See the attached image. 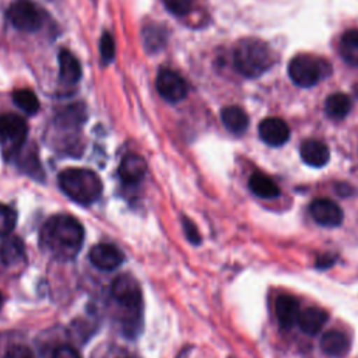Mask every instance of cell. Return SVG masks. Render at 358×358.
Wrapping results in <instances>:
<instances>
[{"label": "cell", "mask_w": 358, "mask_h": 358, "mask_svg": "<svg viewBox=\"0 0 358 358\" xmlns=\"http://www.w3.org/2000/svg\"><path fill=\"white\" fill-rule=\"evenodd\" d=\"M99 52H101L102 64H109L113 60L116 48H115V41L109 32H103L99 42Z\"/></svg>", "instance_id": "4316f807"}, {"label": "cell", "mask_w": 358, "mask_h": 358, "mask_svg": "<svg viewBox=\"0 0 358 358\" xmlns=\"http://www.w3.org/2000/svg\"><path fill=\"white\" fill-rule=\"evenodd\" d=\"M52 358H81V355L71 345H59L53 350Z\"/></svg>", "instance_id": "f546056e"}, {"label": "cell", "mask_w": 358, "mask_h": 358, "mask_svg": "<svg viewBox=\"0 0 358 358\" xmlns=\"http://www.w3.org/2000/svg\"><path fill=\"white\" fill-rule=\"evenodd\" d=\"M351 106H352V102L348 95L343 92H336L327 96L324 102V112L327 113L329 117L340 120L350 113Z\"/></svg>", "instance_id": "ffe728a7"}, {"label": "cell", "mask_w": 358, "mask_h": 358, "mask_svg": "<svg viewBox=\"0 0 358 358\" xmlns=\"http://www.w3.org/2000/svg\"><path fill=\"white\" fill-rule=\"evenodd\" d=\"M331 73V66L327 60L312 56L298 55L288 64V74L294 84L302 88L316 85L320 80L326 78Z\"/></svg>", "instance_id": "277c9868"}, {"label": "cell", "mask_w": 358, "mask_h": 358, "mask_svg": "<svg viewBox=\"0 0 358 358\" xmlns=\"http://www.w3.org/2000/svg\"><path fill=\"white\" fill-rule=\"evenodd\" d=\"M39 241L42 248L53 257L71 260L83 248L84 228L77 218L69 214H57L42 225Z\"/></svg>", "instance_id": "6da1fadb"}, {"label": "cell", "mask_w": 358, "mask_h": 358, "mask_svg": "<svg viewBox=\"0 0 358 358\" xmlns=\"http://www.w3.org/2000/svg\"><path fill=\"white\" fill-rule=\"evenodd\" d=\"M17 224L15 211L6 206L0 204V236H8Z\"/></svg>", "instance_id": "cb8c5ba5"}, {"label": "cell", "mask_w": 358, "mask_h": 358, "mask_svg": "<svg viewBox=\"0 0 358 358\" xmlns=\"http://www.w3.org/2000/svg\"><path fill=\"white\" fill-rule=\"evenodd\" d=\"M25 253L24 242L20 236L8 235L4 236V241L0 245V260L6 266L17 264Z\"/></svg>", "instance_id": "d6986e66"}, {"label": "cell", "mask_w": 358, "mask_h": 358, "mask_svg": "<svg viewBox=\"0 0 358 358\" xmlns=\"http://www.w3.org/2000/svg\"><path fill=\"white\" fill-rule=\"evenodd\" d=\"M182 224H183V231H185V235L186 238L189 239V242L194 243V245H199L201 242V236L196 228V225L187 218V217H183L182 218Z\"/></svg>", "instance_id": "f1b7e54d"}, {"label": "cell", "mask_w": 358, "mask_h": 358, "mask_svg": "<svg viewBox=\"0 0 358 358\" xmlns=\"http://www.w3.org/2000/svg\"><path fill=\"white\" fill-rule=\"evenodd\" d=\"M236 71L248 78H256L266 73L274 63L270 46L257 38H243L238 41L232 52Z\"/></svg>", "instance_id": "7a4b0ae2"}, {"label": "cell", "mask_w": 358, "mask_h": 358, "mask_svg": "<svg viewBox=\"0 0 358 358\" xmlns=\"http://www.w3.org/2000/svg\"><path fill=\"white\" fill-rule=\"evenodd\" d=\"M162 3L165 8L176 17L187 15L194 6V0H162Z\"/></svg>", "instance_id": "484cf974"}, {"label": "cell", "mask_w": 358, "mask_h": 358, "mask_svg": "<svg viewBox=\"0 0 358 358\" xmlns=\"http://www.w3.org/2000/svg\"><path fill=\"white\" fill-rule=\"evenodd\" d=\"M333 263H334V256H331V255H323V256H320V257L317 259V262H316L317 267H320V268L329 267V266H331Z\"/></svg>", "instance_id": "4dcf8cb0"}, {"label": "cell", "mask_w": 358, "mask_h": 358, "mask_svg": "<svg viewBox=\"0 0 358 358\" xmlns=\"http://www.w3.org/2000/svg\"><path fill=\"white\" fill-rule=\"evenodd\" d=\"M117 173L122 182L127 185L138 183L147 173V162L138 154H126L120 161Z\"/></svg>", "instance_id": "7c38bea8"}, {"label": "cell", "mask_w": 358, "mask_h": 358, "mask_svg": "<svg viewBox=\"0 0 358 358\" xmlns=\"http://www.w3.org/2000/svg\"><path fill=\"white\" fill-rule=\"evenodd\" d=\"M59 60V76L66 84H74L81 78L83 70L77 57L67 49H62L57 56Z\"/></svg>", "instance_id": "2e32d148"}, {"label": "cell", "mask_w": 358, "mask_h": 358, "mask_svg": "<svg viewBox=\"0 0 358 358\" xmlns=\"http://www.w3.org/2000/svg\"><path fill=\"white\" fill-rule=\"evenodd\" d=\"M250 190L262 199H274L278 196L280 189L277 183L262 172H255L249 179Z\"/></svg>", "instance_id": "44dd1931"}, {"label": "cell", "mask_w": 358, "mask_h": 358, "mask_svg": "<svg viewBox=\"0 0 358 358\" xmlns=\"http://www.w3.org/2000/svg\"><path fill=\"white\" fill-rule=\"evenodd\" d=\"M326 322H327V313L323 309L309 306L299 312L296 324L303 333L312 336V334H316L324 326Z\"/></svg>", "instance_id": "ac0fdd59"}, {"label": "cell", "mask_w": 358, "mask_h": 358, "mask_svg": "<svg viewBox=\"0 0 358 358\" xmlns=\"http://www.w3.org/2000/svg\"><path fill=\"white\" fill-rule=\"evenodd\" d=\"M59 186L62 192L73 201L81 206L95 203L103 190L99 175L88 168H67L59 173Z\"/></svg>", "instance_id": "3957f363"}, {"label": "cell", "mask_w": 358, "mask_h": 358, "mask_svg": "<svg viewBox=\"0 0 358 358\" xmlns=\"http://www.w3.org/2000/svg\"><path fill=\"white\" fill-rule=\"evenodd\" d=\"M162 29L159 27H154L150 25L147 29L143 31V39L147 48H150L151 52H155L158 49H161L164 41H162Z\"/></svg>", "instance_id": "d4e9b609"}, {"label": "cell", "mask_w": 358, "mask_h": 358, "mask_svg": "<svg viewBox=\"0 0 358 358\" xmlns=\"http://www.w3.org/2000/svg\"><path fill=\"white\" fill-rule=\"evenodd\" d=\"M6 15L11 25L22 32H35L43 25V13L34 0H13Z\"/></svg>", "instance_id": "5b68a950"}, {"label": "cell", "mask_w": 358, "mask_h": 358, "mask_svg": "<svg viewBox=\"0 0 358 358\" xmlns=\"http://www.w3.org/2000/svg\"><path fill=\"white\" fill-rule=\"evenodd\" d=\"M1 303H3V295H1V292H0V306H1Z\"/></svg>", "instance_id": "1f68e13d"}, {"label": "cell", "mask_w": 358, "mask_h": 358, "mask_svg": "<svg viewBox=\"0 0 358 358\" xmlns=\"http://www.w3.org/2000/svg\"><path fill=\"white\" fill-rule=\"evenodd\" d=\"M320 348L324 354L336 358L344 357L350 350V341L347 336L340 330H329L322 336Z\"/></svg>", "instance_id": "9a60e30c"}, {"label": "cell", "mask_w": 358, "mask_h": 358, "mask_svg": "<svg viewBox=\"0 0 358 358\" xmlns=\"http://www.w3.org/2000/svg\"><path fill=\"white\" fill-rule=\"evenodd\" d=\"M27 134L28 126L21 116L15 113L0 115V145L4 155L10 157L20 151L27 140Z\"/></svg>", "instance_id": "8992f818"}, {"label": "cell", "mask_w": 358, "mask_h": 358, "mask_svg": "<svg viewBox=\"0 0 358 358\" xmlns=\"http://www.w3.org/2000/svg\"><path fill=\"white\" fill-rule=\"evenodd\" d=\"M340 52L348 64L358 66V29L344 32L340 41Z\"/></svg>", "instance_id": "7402d4cb"}, {"label": "cell", "mask_w": 358, "mask_h": 358, "mask_svg": "<svg viewBox=\"0 0 358 358\" xmlns=\"http://www.w3.org/2000/svg\"><path fill=\"white\" fill-rule=\"evenodd\" d=\"M299 154L302 161L313 168L324 166L330 158L329 147L323 141L315 138L305 140L299 147Z\"/></svg>", "instance_id": "4fadbf2b"}, {"label": "cell", "mask_w": 358, "mask_h": 358, "mask_svg": "<svg viewBox=\"0 0 358 358\" xmlns=\"http://www.w3.org/2000/svg\"><path fill=\"white\" fill-rule=\"evenodd\" d=\"M155 87L158 94L169 103H178L187 95V84L185 78L171 69H162L158 71Z\"/></svg>", "instance_id": "ba28073f"}, {"label": "cell", "mask_w": 358, "mask_h": 358, "mask_svg": "<svg viewBox=\"0 0 358 358\" xmlns=\"http://www.w3.org/2000/svg\"><path fill=\"white\" fill-rule=\"evenodd\" d=\"M4 358H35V355L27 345L14 344L8 347V350L4 354Z\"/></svg>", "instance_id": "83f0119b"}, {"label": "cell", "mask_w": 358, "mask_h": 358, "mask_svg": "<svg viewBox=\"0 0 358 358\" xmlns=\"http://www.w3.org/2000/svg\"><path fill=\"white\" fill-rule=\"evenodd\" d=\"M259 136L266 144L271 147H280L288 141L289 127L280 117H267L263 119L259 124Z\"/></svg>", "instance_id": "8fae6325"}, {"label": "cell", "mask_w": 358, "mask_h": 358, "mask_svg": "<svg viewBox=\"0 0 358 358\" xmlns=\"http://www.w3.org/2000/svg\"><path fill=\"white\" fill-rule=\"evenodd\" d=\"M299 302L291 295H280L275 299V315L282 329H291L298 322Z\"/></svg>", "instance_id": "5bb4252c"}, {"label": "cell", "mask_w": 358, "mask_h": 358, "mask_svg": "<svg viewBox=\"0 0 358 358\" xmlns=\"http://www.w3.org/2000/svg\"><path fill=\"white\" fill-rule=\"evenodd\" d=\"M113 299L124 309L138 312L141 306V288L134 277L130 274H122L116 277L110 287Z\"/></svg>", "instance_id": "52a82bcc"}, {"label": "cell", "mask_w": 358, "mask_h": 358, "mask_svg": "<svg viewBox=\"0 0 358 358\" xmlns=\"http://www.w3.org/2000/svg\"><path fill=\"white\" fill-rule=\"evenodd\" d=\"M13 101L17 105V108H20L27 115H35L41 106L36 94L29 88L15 90L13 92Z\"/></svg>", "instance_id": "603a6c76"}, {"label": "cell", "mask_w": 358, "mask_h": 358, "mask_svg": "<svg viewBox=\"0 0 358 358\" xmlns=\"http://www.w3.org/2000/svg\"><path fill=\"white\" fill-rule=\"evenodd\" d=\"M309 213L319 225H323L327 228L338 227L344 220V213L341 207L330 199L313 200L309 206Z\"/></svg>", "instance_id": "9c48e42d"}, {"label": "cell", "mask_w": 358, "mask_h": 358, "mask_svg": "<svg viewBox=\"0 0 358 358\" xmlns=\"http://www.w3.org/2000/svg\"><path fill=\"white\" fill-rule=\"evenodd\" d=\"M88 257L90 262L102 271H112L117 268L124 260L122 250L110 243H98L92 246Z\"/></svg>", "instance_id": "30bf717a"}, {"label": "cell", "mask_w": 358, "mask_h": 358, "mask_svg": "<svg viewBox=\"0 0 358 358\" xmlns=\"http://www.w3.org/2000/svg\"><path fill=\"white\" fill-rule=\"evenodd\" d=\"M221 122L228 131L234 134H242L249 126V116L241 106L231 105L221 110Z\"/></svg>", "instance_id": "e0dca14e"}]
</instances>
